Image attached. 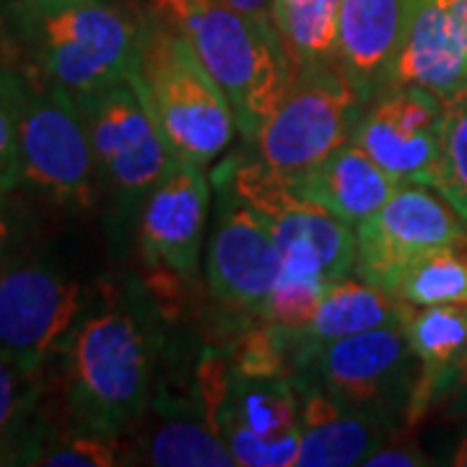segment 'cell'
<instances>
[{"label": "cell", "mask_w": 467, "mask_h": 467, "mask_svg": "<svg viewBox=\"0 0 467 467\" xmlns=\"http://www.w3.org/2000/svg\"><path fill=\"white\" fill-rule=\"evenodd\" d=\"M161 346L159 309L138 281L94 291L63 353L67 408L76 423L112 436L140 423Z\"/></svg>", "instance_id": "1"}, {"label": "cell", "mask_w": 467, "mask_h": 467, "mask_svg": "<svg viewBox=\"0 0 467 467\" xmlns=\"http://www.w3.org/2000/svg\"><path fill=\"white\" fill-rule=\"evenodd\" d=\"M149 24L135 0H0V42L21 67L67 97L91 94L133 76Z\"/></svg>", "instance_id": "2"}, {"label": "cell", "mask_w": 467, "mask_h": 467, "mask_svg": "<svg viewBox=\"0 0 467 467\" xmlns=\"http://www.w3.org/2000/svg\"><path fill=\"white\" fill-rule=\"evenodd\" d=\"M198 52L232 101L250 146L294 81V63L270 18L250 16L229 0H146Z\"/></svg>", "instance_id": "3"}, {"label": "cell", "mask_w": 467, "mask_h": 467, "mask_svg": "<svg viewBox=\"0 0 467 467\" xmlns=\"http://www.w3.org/2000/svg\"><path fill=\"white\" fill-rule=\"evenodd\" d=\"M130 84L149 107L174 159L208 167L239 133L232 101L198 52L149 8Z\"/></svg>", "instance_id": "4"}, {"label": "cell", "mask_w": 467, "mask_h": 467, "mask_svg": "<svg viewBox=\"0 0 467 467\" xmlns=\"http://www.w3.org/2000/svg\"><path fill=\"white\" fill-rule=\"evenodd\" d=\"M198 389L202 413L229 444L236 467H296L301 395L294 377L247 374L229 353L205 350Z\"/></svg>", "instance_id": "5"}, {"label": "cell", "mask_w": 467, "mask_h": 467, "mask_svg": "<svg viewBox=\"0 0 467 467\" xmlns=\"http://www.w3.org/2000/svg\"><path fill=\"white\" fill-rule=\"evenodd\" d=\"M211 177L229 184L267 218L284 257V275L330 284L353 273L356 229L304 198L291 177L267 167L260 156L234 153Z\"/></svg>", "instance_id": "6"}, {"label": "cell", "mask_w": 467, "mask_h": 467, "mask_svg": "<svg viewBox=\"0 0 467 467\" xmlns=\"http://www.w3.org/2000/svg\"><path fill=\"white\" fill-rule=\"evenodd\" d=\"M21 184L70 213H91L99 180L84 117L66 91L14 67Z\"/></svg>", "instance_id": "7"}, {"label": "cell", "mask_w": 467, "mask_h": 467, "mask_svg": "<svg viewBox=\"0 0 467 467\" xmlns=\"http://www.w3.org/2000/svg\"><path fill=\"white\" fill-rule=\"evenodd\" d=\"M70 99L84 117L91 140L99 195L107 198L112 216L130 226L150 187L174 161V153L130 78Z\"/></svg>", "instance_id": "8"}, {"label": "cell", "mask_w": 467, "mask_h": 467, "mask_svg": "<svg viewBox=\"0 0 467 467\" xmlns=\"http://www.w3.org/2000/svg\"><path fill=\"white\" fill-rule=\"evenodd\" d=\"M364 104L337 66L299 67L252 143L267 167L299 177L348 143Z\"/></svg>", "instance_id": "9"}, {"label": "cell", "mask_w": 467, "mask_h": 467, "mask_svg": "<svg viewBox=\"0 0 467 467\" xmlns=\"http://www.w3.org/2000/svg\"><path fill=\"white\" fill-rule=\"evenodd\" d=\"M296 377L317 382L340 405L400 431L408 423L418 364L398 322L322 346Z\"/></svg>", "instance_id": "10"}, {"label": "cell", "mask_w": 467, "mask_h": 467, "mask_svg": "<svg viewBox=\"0 0 467 467\" xmlns=\"http://www.w3.org/2000/svg\"><path fill=\"white\" fill-rule=\"evenodd\" d=\"M94 288L39 260H11L0 273V358L45 371L63 356Z\"/></svg>", "instance_id": "11"}, {"label": "cell", "mask_w": 467, "mask_h": 467, "mask_svg": "<svg viewBox=\"0 0 467 467\" xmlns=\"http://www.w3.org/2000/svg\"><path fill=\"white\" fill-rule=\"evenodd\" d=\"M465 234L467 223L439 190L400 184L377 213L356 226L353 275L392 294L410 263Z\"/></svg>", "instance_id": "12"}, {"label": "cell", "mask_w": 467, "mask_h": 467, "mask_svg": "<svg viewBox=\"0 0 467 467\" xmlns=\"http://www.w3.org/2000/svg\"><path fill=\"white\" fill-rule=\"evenodd\" d=\"M211 184L216 208L205 257L208 291L226 309L257 319L281 278L284 257L267 218L242 201L226 182L211 177Z\"/></svg>", "instance_id": "13"}, {"label": "cell", "mask_w": 467, "mask_h": 467, "mask_svg": "<svg viewBox=\"0 0 467 467\" xmlns=\"http://www.w3.org/2000/svg\"><path fill=\"white\" fill-rule=\"evenodd\" d=\"M444 101L418 86L392 84L368 99L353 140L398 184L436 190Z\"/></svg>", "instance_id": "14"}, {"label": "cell", "mask_w": 467, "mask_h": 467, "mask_svg": "<svg viewBox=\"0 0 467 467\" xmlns=\"http://www.w3.org/2000/svg\"><path fill=\"white\" fill-rule=\"evenodd\" d=\"M213 184L205 167L174 159L153 184L135 221L143 265L177 278H195L211 216Z\"/></svg>", "instance_id": "15"}, {"label": "cell", "mask_w": 467, "mask_h": 467, "mask_svg": "<svg viewBox=\"0 0 467 467\" xmlns=\"http://www.w3.org/2000/svg\"><path fill=\"white\" fill-rule=\"evenodd\" d=\"M392 84L450 99L467 86V52L451 0H408Z\"/></svg>", "instance_id": "16"}, {"label": "cell", "mask_w": 467, "mask_h": 467, "mask_svg": "<svg viewBox=\"0 0 467 467\" xmlns=\"http://www.w3.org/2000/svg\"><path fill=\"white\" fill-rule=\"evenodd\" d=\"M408 0H343L335 66L361 99H374L395 78Z\"/></svg>", "instance_id": "17"}, {"label": "cell", "mask_w": 467, "mask_h": 467, "mask_svg": "<svg viewBox=\"0 0 467 467\" xmlns=\"http://www.w3.org/2000/svg\"><path fill=\"white\" fill-rule=\"evenodd\" d=\"M398 322H400V299L350 273L343 278H335L325 288L315 315L301 330L296 333H281L275 327L273 330L281 335L291 377H296L322 346Z\"/></svg>", "instance_id": "18"}, {"label": "cell", "mask_w": 467, "mask_h": 467, "mask_svg": "<svg viewBox=\"0 0 467 467\" xmlns=\"http://www.w3.org/2000/svg\"><path fill=\"white\" fill-rule=\"evenodd\" d=\"M301 395V444L296 467L364 465L368 454L398 431L361 416L327 395L317 382L294 377Z\"/></svg>", "instance_id": "19"}, {"label": "cell", "mask_w": 467, "mask_h": 467, "mask_svg": "<svg viewBox=\"0 0 467 467\" xmlns=\"http://www.w3.org/2000/svg\"><path fill=\"white\" fill-rule=\"evenodd\" d=\"M400 325L413 348L418 379L408 426L441 405L467 348V304L413 306L400 301Z\"/></svg>", "instance_id": "20"}, {"label": "cell", "mask_w": 467, "mask_h": 467, "mask_svg": "<svg viewBox=\"0 0 467 467\" xmlns=\"http://www.w3.org/2000/svg\"><path fill=\"white\" fill-rule=\"evenodd\" d=\"M304 198L343 218L353 229L377 213L400 187L353 138L317 167L291 177Z\"/></svg>", "instance_id": "21"}, {"label": "cell", "mask_w": 467, "mask_h": 467, "mask_svg": "<svg viewBox=\"0 0 467 467\" xmlns=\"http://www.w3.org/2000/svg\"><path fill=\"white\" fill-rule=\"evenodd\" d=\"M138 462L153 467H236L229 444L192 408H171L138 441Z\"/></svg>", "instance_id": "22"}, {"label": "cell", "mask_w": 467, "mask_h": 467, "mask_svg": "<svg viewBox=\"0 0 467 467\" xmlns=\"http://www.w3.org/2000/svg\"><path fill=\"white\" fill-rule=\"evenodd\" d=\"M392 294L413 306L467 304V234L451 244L420 254L402 270Z\"/></svg>", "instance_id": "23"}, {"label": "cell", "mask_w": 467, "mask_h": 467, "mask_svg": "<svg viewBox=\"0 0 467 467\" xmlns=\"http://www.w3.org/2000/svg\"><path fill=\"white\" fill-rule=\"evenodd\" d=\"M340 5L343 0H304L273 18L285 50L291 55L294 70L335 66Z\"/></svg>", "instance_id": "24"}, {"label": "cell", "mask_w": 467, "mask_h": 467, "mask_svg": "<svg viewBox=\"0 0 467 467\" xmlns=\"http://www.w3.org/2000/svg\"><path fill=\"white\" fill-rule=\"evenodd\" d=\"M42 374L45 371H32L0 358V465L11 462L8 457L29 465L39 436L26 434L42 395Z\"/></svg>", "instance_id": "25"}, {"label": "cell", "mask_w": 467, "mask_h": 467, "mask_svg": "<svg viewBox=\"0 0 467 467\" xmlns=\"http://www.w3.org/2000/svg\"><path fill=\"white\" fill-rule=\"evenodd\" d=\"M444 101L436 190L467 223V86Z\"/></svg>", "instance_id": "26"}, {"label": "cell", "mask_w": 467, "mask_h": 467, "mask_svg": "<svg viewBox=\"0 0 467 467\" xmlns=\"http://www.w3.org/2000/svg\"><path fill=\"white\" fill-rule=\"evenodd\" d=\"M122 462L119 436L81 423L60 436H42L29 457V465L45 467H112Z\"/></svg>", "instance_id": "27"}, {"label": "cell", "mask_w": 467, "mask_h": 467, "mask_svg": "<svg viewBox=\"0 0 467 467\" xmlns=\"http://www.w3.org/2000/svg\"><path fill=\"white\" fill-rule=\"evenodd\" d=\"M21 184L16 130V86L14 70L0 67V198H8Z\"/></svg>", "instance_id": "28"}, {"label": "cell", "mask_w": 467, "mask_h": 467, "mask_svg": "<svg viewBox=\"0 0 467 467\" xmlns=\"http://www.w3.org/2000/svg\"><path fill=\"white\" fill-rule=\"evenodd\" d=\"M434 465V460L426 457V451L418 450L416 444L400 441L398 436H389L384 444L368 454L364 467H423Z\"/></svg>", "instance_id": "29"}, {"label": "cell", "mask_w": 467, "mask_h": 467, "mask_svg": "<svg viewBox=\"0 0 467 467\" xmlns=\"http://www.w3.org/2000/svg\"><path fill=\"white\" fill-rule=\"evenodd\" d=\"M439 408L444 410L447 418H467V348Z\"/></svg>", "instance_id": "30"}, {"label": "cell", "mask_w": 467, "mask_h": 467, "mask_svg": "<svg viewBox=\"0 0 467 467\" xmlns=\"http://www.w3.org/2000/svg\"><path fill=\"white\" fill-rule=\"evenodd\" d=\"M11 250H14V221L8 213L5 198H0V273L11 265Z\"/></svg>", "instance_id": "31"}, {"label": "cell", "mask_w": 467, "mask_h": 467, "mask_svg": "<svg viewBox=\"0 0 467 467\" xmlns=\"http://www.w3.org/2000/svg\"><path fill=\"white\" fill-rule=\"evenodd\" d=\"M444 465H454V467H467V426L457 434L454 444L447 451V457L441 460Z\"/></svg>", "instance_id": "32"}, {"label": "cell", "mask_w": 467, "mask_h": 467, "mask_svg": "<svg viewBox=\"0 0 467 467\" xmlns=\"http://www.w3.org/2000/svg\"><path fill=\"white\" fill-rule=\"evenodd\" d=\"M239 11L250 14V16L270 18L273 21V0H229Z\"/></svg>", "instance_id": "33"}, {"label": "cell", "mask_w": 467, "mask_h": 467, "mask_svg": "<svg viewBox=\"0 0 467 467\" xmlns=\"http://www.w3.org/2000/svg\"><path fill=\"white\" fill-rule=\"evenodd\" d=\"M451 11H454V18H457V26H460L467 52V0H451Z\"/></svg>", "instance_id": "34"}, {"label": "cell", "mask_w": 467, "mask_h": 467, "mask_svg": "<svg viewBox=\"0 0 467 467\" xmlns=\"http://www.w3.org/2000/svg\"><path fill=\"white\" fill-rule=\"evenodd\" d=\"M299 3H304V0H273V18L281 16V14H285L288 8H294Z\"/></svg>", "instance_id": "35"}]
</instances>
